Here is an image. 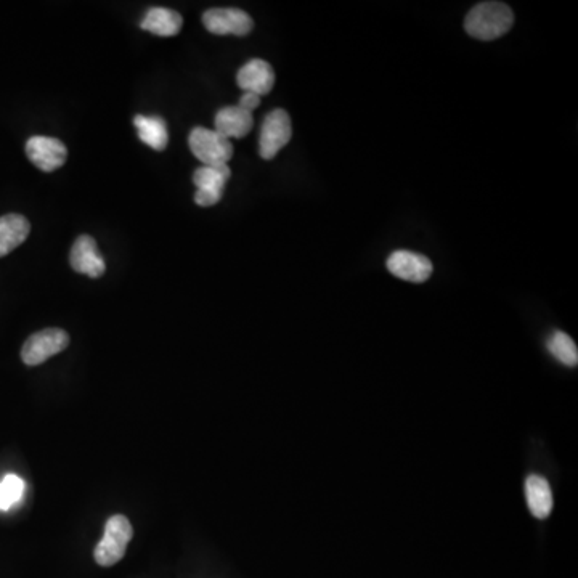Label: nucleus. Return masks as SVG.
Listing matches in <instances>:
<instances>
[{"label":"nucleus","mask_w":578,"mask_h":578,"mask_svg":"<svg viewBox=\"0 0 578 578\" xmlns=\"http://www.w3.org/2000/svg\"><path fill=\"white\" fill-rule=\"evenodd\" d=\"M526 498L530 513L537 519H546L553 511V493L550 484L540 476H529L526 481Z\"/></svg>","instance_id":"obj_15"},{"label":"nucleus","mask_w":578,"mask_h":578,"mask_svg":"<svg viewBox=\"0 0 578 578\" xmlns=\"http://www.w3.org/2000/svg\"><path fill=\"white\" fill-rule=\"evenodd\" d=\"M70 264L73 270L90 278H100L106 265L98 253L97 241L89 235H81L71 248Z\"/></svg>","instance_id":"obj_10"},{"label":"nucleus","mask_w":578,"mask_h":578,"mask_svg":"<svg viewBox=\"0 0 578 578\" xmlns=\"http://www.w3.org/2000/svg\"><path fill=\"white\" fill-rule=\"evenodd\" d=\"M293 137V127H291V118L285 110L270 111L265 116L264 123L259 135V155L265 161L275 158L280 153L281 148L288 145L289 140Z\"/></svg>","instance_id":"obj_4"},{"label":"nucleus","mask_w":578,"mask_h":578,"mask_svg":"<svg viewBox=\"0 0 578 578\" xmlns=\"http://www.w3.org/2000/svg\"><path fill=\"white\" fill-rule=\"evenodd\" d=\"M548 349H550L554 359H558L567 367H577V344H575L574 339L570 338L569 334L554 331L548 339Z\"/></svg>","instance_id":"obj_17"},{"label":"nucleus","mask_w":578,"mask_h":578,"mask_svg":"<svg viewBox=\"0 0 578 578\" xmlns=\"http://www.w3.org/2000/svg\"><path fill=\"white\" fill-rule=\"evenodd\" d=\"M259 105H261V97L256 94H249V92H245L243 97L240 98V103H238L240 108L249 111V113H253Z\"/></svg>","instance_id":"obj_19"},{"label":"nucleus","mask_w":578,"mask_h":578,"mask_svg":"<svg viewBox=\"0 0 578 578\" xmlns=\"http://www.w3.org/2000/svg\"><path fill=\"white\" fill-rule=\"evenodd\" d=\"M188 145L204 166H225L233 156L232 142L206 127H195L188 137Z\"/></svg>","instance_id":"obj_3"},{"label":"nucleus","mask_w":578,"mask_h":578,"mask_svg":"<svg viewBox=\"0 0 578 578\" xmlns=\"http://www.w3.org/2000/svg\"><path fill=\"white\" fill-rule=\"evenodd\" d=\"M134 126L137 127L140 140L156 151H163L169 143V132L163 118L158 116H135Z\"/></svg>","instance_id":"obj_16"},{"label":"nucleus","mask_w":578,"mask_h":578,"mask_svg":"<svg viewBox=\"0 0 578 578\" xmlns=\"http://www.w3.org/2000/svg\"><path fill=\"white\" fill-rule=\"evenodd\" d=\"M26 155L29 161L41 171L53 172L66 163L68 150L62 140L36 135L26 143Z\"/></svg>","instance_id":"obj_8"},{"label":"nucleus","mask_w":578,"mask_h":578,"mask_svg":"<svg viewBox=\"0 0 578 578\" xmlns=\"http://www.w3.org/2000/svg\"><path fill=\"white\" fill-rule=\"evenodd\" d=\"M70 344V336L60 328H47L26 339L21 349V359L28 367L41 365L53 355L65 351Z\"/></svg>","instance_id":"obj_5"},{"label":"nucleus","mask_w":578,"mask_h":578,"mask_svg":"<svg viewBox=\"0 0 578 578\" xmlns=\"http://www.w3.org/2000/svg\"><path fill=\"white\" fill-rule=\"evenodd\" d=\"M232 176L228 164L225 166H203L193 174V184L196 187L195 203L203 208H209L219 203L224 195L225 185Z\"/></svg>","instance_id":"obj_6"},{"label":"nucleus","mask_w":578,"mask_h":578,"mask_svg":"<svg viewBox=\"0 0 578 578\" xmlns=\"http://www.w3.org/2000/svg\"><path fill=\"white\" fill-rule=\"evenodd\" d=\"M514 25V13L501 2H482L469 10L465 29L469 36L479 41H495L505 36Z\"/></svg>","instance_id":"obj_1"},{"label":"nucleus","mask_w":578,"mask_h":578,"mask_svg":"<svg viewBox=\"0 0 578 578\" xmlns=\"http://www.w3.org/2000/svg\"><path fill=\"white\" fill-rule=\"evenodd\" d=\"M217 134L225 139H243L254 126L253 113L243 110L240 106H225L216 114Z\"/></svg>","instance_id":"obj_12"},{"label":"nucleus","mask_w":578,"mask_h":578,"mask_svg":"<svg viewBox=\"0 0 578 578\" xmlns=\"http://www.w3.org/2000/svg\"><path fill=\"white\" fill-rule=\"evenodd\" d=\"M387 270L400 278V280L412 281V283H424L432 275V262L423 254L413 251H395L387 259Z\"/></svg>","instance_id":"obj_9"},{"label":"nucleus","mask_w":578,"mask_h":578,"mask_svg":"<svg viewBox=\"0 0 578 578\" xmlns=\"http://www.w3.org/2000/svg\"><path fill=\"white\" fill-rule=\"evenodd\" d=\"M237 82L241 90L262 97V95L269 94L275 86V73L269 63L261 58H254L245 66H241L237 74Z\"/></svg>","instance_id":"obj_11"},{"label":"nucleus","mask_w":578,"mask_h":578,"mask_svg":"<svg viewBox=\"0 0 578 578\" xmlns=\"http://www.w3.org/2000/svg\"><path fill=\"white\" fill-rule=\"evenodd\" d=\"M203 25L216 36H248L254 21L245 10L211 9L204 13Z\"/></svg>","instance_id":"obj_7"},{"label":"nucleus","mask_w":578,"mask_h":578,"mask_svg":"<svg viewBox=\"0 0 578 578\" xmlns=\"http://www.w3.org/2000/svg\"><path fill=\"white\" fill-rule=\"evenodd\" d=\"M134 529L126 516H113L105 526V535L95 548V561L103 567L118 564L126 554L127 545L132 540Z\"/></svg>","instance_id":"obj_2"},{"label":"nucleus","mask_w":578,"mask_h":578,"mask_svg":"<svg viewBox=\"0 0 578 578\" xmlns=\"http://www.w3.org/2000/svg\"><path fill=\"white\" fill-rule=\"evenodd\" d=\"M25 495V481L17 474H7L0 481V511H9Z\"/></svg>","instance_id":"obj_18"},{"label":"nucleus","mask_w":578,"mask_h":578,"mask_svg":"<svg viewBox=\"0 0 578 578\" xmlns=\"http://www.w3.org/2000/svg\"><path fill=\"white\" fill-rule=\"evenodd\" d=\"M182 26H184V18L180 13L163 9V7H155V9L148 10L140 28L155 36L171 37L177 36Z\"/></svg>","instance_id":"obj_14"},{"label":"nucleus","mask_w":578,"mask_h":578,"mask_svg":"<svg viewBox=\"0 0 578 578\" xmlns=\"http://www.w3.org/2000/svg\"><path fill=\"white\" fill-rule=\"evenodd\" d=\"M31 232V224L21 214H7L0 217V257L12 253L13 249L25 243Z\"/></svg>","instance_id":"obj_13"}]
</instances>
